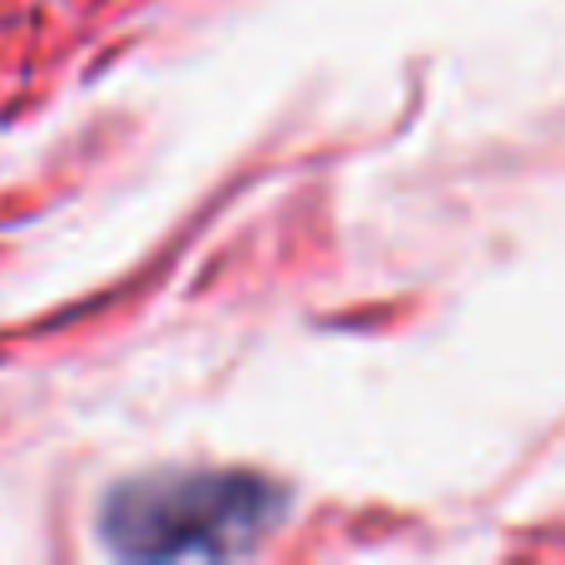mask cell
<instances>
[{"instance_id":"cell-1","label":"cell","mask_w":565,"mask_h":565,"mask_svg":"<svg viewBox=\"0 0 565 565\" xmlns=\"http://www.w3.org/2000/svg\"><path fill=\"white\" fill-rule=\"evenodd\" d=\"M288 491L244 467H159L99 501V541L119 561H234L278 531Z\"/></svg>"}]
</instances>
